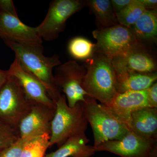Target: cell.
<instances>
[{
  "label": "cell",
  "instance_id": "obj_1",
  "mask_svg": "<svg viewBox=\"0 0 157 157\" xmlns=\"http://www.w3.org/2000/svg\"><path fill=\"white\" fill-rule=\"evenodd\" d=\"M5 43L14 52L15 58L23 67L39 79L46 89L51 99L55 103L61 92L56 85L54 68L61 64L59 57L54 54L51 57L43 54V48H34L5 39Z\"/></svg>",
  "mask_w": 157,
  "mask_h": 157
},
{
  "label": "cell",
  "instance_id": "obj_2",
  "mask_svg": "<svg viewBox=\"0 0 157 157\" xmlns=\"http://www.w3.org/2000/svg\"><path fill=\"white\" fill-rule=\"evenodd\" d=\"M82 87L88 96L107 106L117 94L116 74L110 59L95 52L85 61Z\"/></svg>",
  "mask_w": 157,
  "mask_h": 157
},
{
  "label": "cell",
  "instance_id": "obj_3",
  "mask_svg": "<svg viewBox=\"0 0 157 157\" xmlns=\"http://www.w3.org/2000/svg\"><path fill=\"white\" fill-rule=\"evenodd\" d=\"M55 103L56 109L52 122L49 147L56 144L59 147L70 137L86 135L88 123L82 101L70 107L66 96L61 94Z\"/></svg>",
  "mask_w": 157,
  "mask_h": 157
},
{
  "label": "cell",
  "instance_id": "obj_4",
  "mask_svg": "<svg viewBox=\"0 0 157 157\" xmlns=\"http://www.w3.org/2000/svg\"><path fill=\"white\" fill-rule=\"evenodd\" d=\"M82 103L86 117L92 129L94 147L106 141L120 140L131 131L108 107L98 104L94 98L86 96Z\"/></svg>",
  "mask_w": 157,
  "mask_h": 157
},
{
  "label": "cell",
  "instance_id": "obj_5",
  "mask_svg": "<svg viewBox=\"0 0 157 157\" xmlns=\"http://www.w3.org/2000/svg\"><path fill=\"white\" fill-rule=\"evenodd\" d=\"M97 40L95 52L110 59L122 56L142 43L139 42L132 29L121 25L104 29H97L92 33Z\"/></svg>",
  "mask_w": 157,
  "mask_h": 157
},
{
  "label": "cell",
  "instance_id": "obj_6",
  "mask_svg": "<svg viewBox=\"0 0 157 157\" xmlns=\"http://www.w3.org/2000/svg\"><path fill=\"white\" fill-rule=\"evenodd\" d=\"M7 76L0 89V119L17 130L20 121L35 103L28 97L15 77Z\"/></svg>",
  "mask_w": 157,
  "mask_h": 157
},
{
  "label": "cell",
  "instance_id": "obj_7",
  "mask_svg": "<svg viewBox=\"0 0 157 157\" xmlns=\"http://www.w3.org/2000/svg\"><path fill=\"white\" fill-rule=\"evenodd\" d=\"M87 7V1L55 0L50 3L43 21L36 27L42 40H55L64 30L66 22L73 14Z\"/></svg>",
  "mask_w": 157,
  "mask_h": 157
},
{
  "label": "cell",
  "instance_id": "obj_8",
  "mask_svg": "<svg viewBox=\"0 0 157 157\" xmlns=\"http://www.w3.org/2000/svg\"><path fill=\"white\" fill-rule=\"evenodd\" d=\"M86 69L74 60H70L55 68V82L57 87L64 94L68 106L73 107L77 103L84 101L88 96L82 87Z\"/></svg>",
  "mask_w": 157,
  "mask_h": 157
},
{
  "label": "cell",
  "instance_id": "obj_9",
  "mask_svg": "<svg viewBox=\"0 0 157 157\" xmlns=\"http://www.w3.org/2000/svg\"><path fill=\"white\" fill-rule=\"evenodd\" d=\"M94 147L96 152H109L121 157H157V140L140 137L132 131L120 140L106 141Z\"/></svg>",
  "mask_w": 157,
  "mask_h": 157
},
{
  "label": "cell",
  "instance_id": "obj_10",
  "mask_svg": "<svg viewBox=\"0 0 157 157\" xmlns=\"http://www.w3.org/2000/svg\"><path fill=\"white\" fill-rule=\"evenodd\" d=\"M56 109V107L35 103L17 124L18 137L27 140L44 134L50 136L52 122Z\"/></svg>",
  "mask_w": 157,
  "mask_h": 157
},
{
  "label": "cell",
  "instance_id": "obj_11",
  "mask_svg": "<svg viewBox=\"0 0 157 157\" xmlns=\"http://www.w3.org/2000/svg\"><path fill=\"white\" fill-rule=\"evenodd\" d=\"M0 37L21 45L43 48V41L36 27L26 25L18 17L0 11Z\"/></svg>",
  "mask_w": 157,
  "mask_h": 157
},
{
  "label": "cell",
  "instance_id": "obj_12",
  "mask_svg": "<svg viewBox=\"0 0 157 157\" xmlns=\"http://www.w3.org/2000/svg\"><path fill=\"white\" fill-rule=\"evenodd\" d=\"M6 72L7 75L14 76L17 79L27 95L34 103L56 107V103L49 97L43 84L23 67L16 58Z\"/></svg>",
  "mask_w": 157,
  "mask_h": 157
},
{
  "label": "cell",
  "instance_id": "obj_13",
  "mask_svg": "<svg viewBox=\"0 0 157 157\" xmlns=\"http://www.w3.org/2000/svg\"><path fill=\"white\" fill-rule=\"evenodd\" d=\"M111 60L115 71H126L140 73L156 72L155 60L142 44L126 54Z\"/></svg>",
  "mask_w": 157,
  "mask_h": 157
},
{
  "label": "cell",
  "instance_id": "obj_14",
  "mask_svg": "<svg viewBox=\"0 0 157 157\" xmlns=\"http://www.w3.org/2000/svg\"><path fill=\"white\" fill-rule=\"evenodd\" d=\"M107 107L128 127L133 112L145 107H149L146 90L117 93Z\"/></svg>",
  "mask_w": 157,
  "mask_h": 157
},
{
  "label": "cell",
  "instance_id": "obj_15",
  "mask_svg": "<svg viewBox=\"0 0 157 157\" xmlns=\"http://www.w3.org/2000/svg\"><path fill=\"white\" fill-rule=\"evenodd\" d=\"M128 127L140 137L157 140V108L147 107L133 112Z\"/></svg>",
  "mask_w": 157,
  "mask_h": 157
},
{
  "label": "cell",
  "instance_id": "obj_16",
  "mask_svg": "<svg viewBox=\"0 0 157 157\" xmlns=\"http://www.w3.org/2000/svg\"><path fill=\"white\" fill-rule=\"evenodd\" d=\"M118 93L147 90L156 82L157 73H140L126 71H115Z\"/></svg>",
  "mask_w": 157,
  "mask_h": 157
},
{
  "label": "cell",
  "instance_id": "obj_17",
  "mask_svg": "<svg viewBox=\"0 0 157 157\" xmlns=\"http://www.w3.org/2000/svg\"><path fill=\"white\" fill-rule=\"evenodd\" d=\"M86 135L70 137L56 151L45 157H91L95 154L94 146L88 145Z\"/></svg>",
  "mask_w": 157,
  "mask_h": 157
},
{
  "label": "cell",
  "instance_id": "obj_18",
  "mask_svg": "<svg viewBox=\"0 0 157 157\" xmlns=\"http://www.w3.org/2000/svg\"><path fill=\"white\" fill-rule=\"evenodd\" d=\"M131 29L140 43L155 42L157 38V10H146Z\"/></svg>",
  "mask_w": 157,
  "mask_h": 157
},
{
  "label": "cell",
  "instance_id": "obj_19",
  "mask_svg": "<svg viewBox=\"0 0 157 157\" xmlns=\"http://www.w3.org/2000/svg\"><path fill=\"white\" fill-rule=\"evenodd\" d=\"M90 13L94 14L98 29H104L119 23L109 0H87Z\"/></svg>",
  "mask_w": 157,
  "mask_h": 157
},
{
  "label": "cell",
  "instance_id": "obj_20",
  "mask_svg": "<svg viewBox=\"0 0 157 157\" xmlns=\"http://www.w3.org/2000/svg\"><path fill=\"white\" fill-rule=\"evenodd\" d=\"M96 44L82 37H76L70 40L68 49L70 55L78 60L88 59L95 53Z\"/></svg>",
  "mask_w": 157,
  "mask_h": 157
},
{
  "label": "cell",
  "instance_id": "obj_21",
  "mask_svg": "<svg viewBox=\"0 0 157 157\" xmlns=\"http://www.w3.org/2000/svg\"><path fill=\"white\" fill-rule=\"evenodd\" d=\"M50 135H39L26 141L21 157H45L49 147Z\"/></svg>",
  "mask_w": 157,
  "mask_h": 157
},
{
  "label": "cell",
  "instance_id": "obj_22",
  "mask_svg": "<svg viewBox=\"0 0 157 157\" xmlns=\"http://www.w3.org/2000/svg\"><path fill=\"white\" fill-rule=\"evenodd\" d=\"M146 10L140 0H133L116 16L119 24L131 28Z\"/></svg>",
  "mask_w": 157,
  "mask_h": 157
},
{
  "label": "cell",
  "instance_id": "obj_23",
  "mask_svg": "<svg viewBox=\"0 0 157 157\" xmlns=\"http://www.w3.org/2000/svg\"><path fill=\"white\" fill-rule=\"evenodd\" d=\"M18 138L16 128L0 119V151Z\"/></svg>",
  "mask_w": 157,
  "mask_h": 157
},
{
  "label": "cell",
  "instance_id": "obj_24",
  "mask_svg": "<svg viewBox=\"0 0 157 157\" xmlns=\"http://www.w3.org/2000/svg\"><path fill=\"white\" fill-rule=\"evenodd\" d=\"M26 141L18 137L15 142L0 151V157H21Z\"/></svg>",
  "mask_w": 157,
  "mask_h": 157
},
{
  "label": "cell",
  "instance_id": "obj_25",
  "mask_svg": "<svg viewBox=\"0 0 157 157\" xmlns=\"http://www.w3.org/2000/svg\"><path fill=\"white\" fill-rule=\"evenodd\" d=\"M149 107L157 108V83L155 82L146 90Z\"/></svg>",
  "mask_w": 157,
  "mask_h": 157
},
{
  "label": "cell",
  "instance_id": "obj_26",
  "mask_svg": "<svg viewBox=\"0 0 157 157\" xmlns=\"http://www.w3.org/2000/svg\"><path fill=\"white\" fill-rule=\"evenodd\" d=\"M0 11L18 17L14 3L11 0H0Z\"/></svg>",
  "mask_w": 157,
  "mask_h": 157
},
{
  "label": "cell",
  "instance_id": "obj_27",
  "mask_svg": "<svg viewBox=\"0 0 157 157\" xmlns=\"http://www.w3.org/2000/svg\"><path fill=\"white\" fill-rule=\"evenodd\" d=\"M133 0H111V5L114 13H117L126 8Z\"/></svg>",
  "mask_w": 157,
  "mask_h": 157
},
{
  "label": "cell",
  "instance_id": "obj_28",
  "mask_svg": "<svg viewBox=\"0 0 157 157\" xmlns=\"http://www.w3.org/2000/svg\"><path fill=\"white\" fill-rule=\"evenodd\" d=\"M146 10H157V0H140Z\"/></svg>",
  "mask_w": 157,
  "mask_h": 157
},
{
  "label": "cell",
  "instance_id": "obj_29",
  "mask_svg": "<svg viewBox=\"0 0 157 157\" xmlns=\"http://www.w3.org/2000/svg\"><path fill=\"white\" fill-rule=\"evenodd\" d=\"M7 76L6 71H3L0 69V89L6 82Z\"/></svg>",
  "mask_w": 157,
  "mask_h": 157
}]
</instances>
